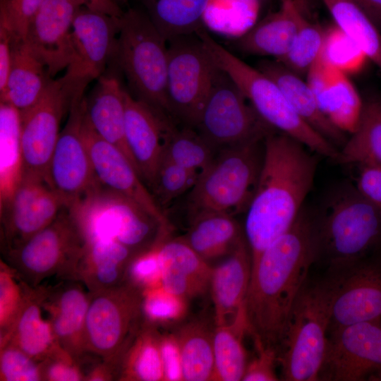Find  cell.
<instances>
[{
	"mask_svg": "<svg viewBox=\"0 0 381 381\" xmlns=\"http://www.w3.org/2000/svg\"><path fill=\"white\" fill-rule=\"evenodd\" d=\"M325 37L326 30L305 18L289 50L277 61L303 78L322 56Z\"/></svg>",
	"mask_w": 381,
	"mask_h": 381,
	"instance_id": "41",
	"label": "cell"
},
{
	"mask_svg": "<svg viewBox=\"0 0 381 381\" xmlns=\"http://www.w3.org/2000/svg\"><path fill=\"white\" fill-rule=\"evenodd\" d=\"M51 79L44 65L25 41L14 39L11 68L0 102L11 104L22 113L40 99Z\"/></svg>",
	"mask_w": 381,
	"mask_h": 381,
	"instance_id": "30",
	"label": "cell"
},
{
	"mask_svg": "<svg viewBox=\"0 0 381 381\" xmlns=\"http://www.w3.org/2000/svg\"><path fill=\"white\" fill-rule=\"evenodd\" d=\"M85 240L68 207L54 220L16 248L4 260L27 285L37 288L52 277L77 278Z\"/></svg>",
	"mask_w": 381,
	"mask_h": 381,
	"instance_id": "9",
	"label": "cell"
},
{
	"mask_svg": "<svg viewBox=\"0 0 381 381\" xmlns=\"http://www.w3.org/2000/svg\"><path fill=\"white\" fill-rule=\"evenodd\" d=\"M354 186L369 202L381 210V166L358 164Z\"/></svg>",
	"mask_w": 381,
	"mask_h": 381,
	"instance_id": "50",
	"label": "cell"
},
{
	"mask_svg": "<svg viewBox=\"0 0 381 381\" xmlns=\"http://www.w3.org/2000/svg\"><path fill=\"white\" fill-rule=\"evenodd\" d=\"M152 23L167 41L205 28L203 13L208 0H142Z\"/></svg>",
	"mask_w": 381,
	"mask_h": 381,
	"instance_id": "35",
	"label": "cell"
},
{
	"mask_svg": "<svg viewBox=\"0 0 381 381\" xmlns=\"http://www.w3.org/2000/svg\"><path fill=\"white\" fill-rule=\"evenodd\" d=\"M188 224V231L182 237L208 263L226 258L245 238L243 229L230 214H205Z\"/></svg>",
	"mask_w": 381,
	"mask_h": 381,
	"instance_id": "31",
	"label": "cell"
},
{
	"mask_svg": "<svg viewBox=\"0 0 381 381\" xmlns=\"http://www.w3.org/2000/svg\"><path fill=\"white\" fill-rule=\"evenodd\" d=\"M163 235L150 248L133 258L128 267L125 282L138 287L143 292L162 286L158 245Z\"/></svg>",
	"mask_w": 381,
	"mask_h": 381,
	"instance_id": "47",
	"label": "cell"
},
{
	"mask_svg": "<svg viewBox=\"0 0 381 381\" xmlns=\"http://www.w3.org/2000/svg\"><path fill=\"white\" fill-rule=\"evenodd\" d=\"M258 11V0H208L203 13L204 26L237 39L255 24Z\"/></svg>",
	"mask_w": 381,
	"mask_h": 381,
	"instance_id": "39",
	"label": "cell"
},
{
	"mask_svg": "<svg viewBox=\"0 0 381 381\" xmlns=\"http://www.w3.org/2000/svg\"><path fill=\"white\" fill-rule=\"evenodd\" d=\"M256 68L279 85L296 112L308 125L339 150L344 146L348 138L347 134L338 129L325 116L303 77L276 59L261 61Z\"/></svg>",
	"mask_w": 381,
	"mask_h": 381,
	"instance_id": "26",
	"label": "cell"
},
{
	"mask_svg": "<svg viewBox=\"0 0 381 381\" xmlns=\"http://www.w3.org/2000/svg\"><path fill=\"white\" fill-rule=\"evenodd\" d=\"M322 56L346 73L358 70L366 56L336 25L326 30Z\"/></svg>",
	"mask_w": 381,
	"mask_h": 381,
	"instance_id": "45",
	"label": "cell"
},
{
	"mask_svg": "<svg viewBox=\"0 0 381 381\" xmlns=\"http://www.w3.org/2000/svg\"><path fill=\"white\" fill-rule=\"evenodd\" d=\"M84 286L74 279H62L49 289L39 286L56 342L78 364L86 354L83 336L90 292Z\"/></svg>",
	"mask_w": 381,
	"mask_h": 381,
	"instance_id": "20",
	"label": "cell"
},
{
	"mask_svg": "<svg viewBox=\"0 0 381 381\" xmlns=\"http://www.w3.org/2000/svg\"><path fill=\"white\" fill-rule=\"evenodd\" d=\"M188 302L162 286L146 290L143 300L144 320L157 327L174 329L186 319Z\"/></svg>",
	"mask_w": 381,
	"mask_h": 381,
	"instance_id": "42",
	"label": "cell"
},
{
	"mask_svg": "<svg viewBox=\"0 0 381 381\" xmlns=\"http://www.w3.org/2000/svg\"><path fill=\"white\" fill-rule=\"evenodd\" d=\"M257 356L248 361L243 381H275L279 379L275 373L277 353L272 350L258 349Z\"/></svg>",
	"mask_w": 381,
	"mask_h": 381,
	"instance_id": "52",
	"label": "cell"
},
{
	"mask_svg": "<svg viewBox=\"0 0 381 381\" xmlns=\"http://www.w3.org/2000/svg\"><path fill=\"white\" fill-rule=\"evenodd\" d=\"M83 93L78 92L73 99L47 177V182L66 200L68 207L102 186L95 174L82 133L86 104Z\"/></svg>",
	"mask_w": 381,
	"mask_h": 381,
	"instance_id": "14",
	"label": "cell"
},
{
	"mask_svg": "<svg viewBox=\"0 0 381 381\" xmlns=\"http://www.w3.org/2000/svg\"><path fill=\"white\" fill-rule=\"evenodd\" d=\"M194 128L217 151L265 139L277 131L259 116L232 79L219 67Z\"/></svg>",
	"mask_w": 381,
	"mask_h": 381,
	"instance_id": "11",
	"label": "cell"
},
{
	"mask_svg": "<svg viewBox=\"0 0 381 381\" xmlns=\"http://www.w3.org/2000/svg\"><path fill=\"white\" fill-rule=\"evenodd\" d=\"M120 6L126 5L128 0H115Z\"/></svg>",
	"mask_w": 381,
	"mask_h": 381,
	"instance_id": "56",
	"label": "cell"
},
{
	"mask_svg": "<svg viewBox=\"0 0 381 381\" xmlns=\"http://www.w3.org/2000/svg\"><path fill=\"white\" fill-rule=\"evenodd\" d=\"M143 291L128 283L90 292L84 349L106 363L117 380L121 361L143 322Z\"/></svg>",
	"mask_w": 381,
	"mask_h": 381,
	"instance_id": "8",
	"label": "cell"
},
{
	"mask_svg": "<svg viewBox=\"0 0 381 381\" xmlns=\"http://www.w3.org/2000/svg\"><path fill=\"white\" fill-rule=\"evenodd\" d=\"M214 329L203 320L191 319L172 331L180 349L183 381L213 380Z\"/></svg>",
	"mask_w": 381,
	"mask_h": 381,
	"instance_id": "32",
	"label": "cell"
},
{
	"mask_svg": "<svg viewBox=\"0 0 381 381\" xmlns=\"http://www.w3.org/2000/svg\"><path fill=\"white\" fill-rule=\"evenodd\" d=\"M306 78L325 116L342 132L352 133L359 123L363 100L349 75L322 54Z\"/></svg>",
	"mask_w": 381,
	"mask_h": 381,
	"instance_id": "22",
	"label": "cell"
},
{
	"mask_svg": "<svg viewBox=\"0 0 381 381\" xmlns=\"http://www.w3.org/2000/svg\"><path fill=\"white\" fill-rule=\"evenodd\" d=\"M134 256L129 248L114 240L85 241L77 278L90 293L119 286L125 282Z\"/></svg>",
	"mask_w": 381,
	"mask_h": 381,
	"instance_id": "29",
	"label": "cell"
},
{
	"mask_svg": "<svg viewBox=\"0 0 381 381\" xmlns=\"http://www.w3.org/2000/svg\"><path fill=\"white\" fill-rule=\"evenodd\" d=\"M310 151L278 131L265 138L262 164L243 227L252 266L262 252L291 226L304 207L318 164Z\"/></svg>",
	"mask_w": 381,
	"mask_h": 381,
	"instance_id": "2",
	"label": "cell"
},
{
	"mask_svg": "<svg viewBox=\"0 0 381 381\" xmlns=\"http://www.w3.org/2000/svg\"><path fill=\"white\" fill-rule=\"evenodd\" d=\"M304 18L296 0H281L276 11L236 39L234 46L246 54L279 60L289 50Z\"/></svg>",
	"mask_w": 381,
	"mask_h": 381,
	"instance_id": "25",
	"label": "cell"
},
{
	"mask_svg": "<svg viewBox=\"0 0 381 381\" xmlns=\"http://www.w3.org/2000/svg\"><path fill=\"white\" fill-rule=\"evenodd\" d=\"M337 162L381 166V98L363 100L358 126L339 150Z\"/></svg>",
	"mask_w": 381,
	"mask_h": 381,
	"instance_id": "33",
	"label": "cell"
},
{
	"mask_svg": "<svg viewBox=\"0 0 381 381\" xmlns=\"http://www.w3.org/2000/svg\"><path fill=\"white\" fill-rule=\"evenodd\" d=\"M25 289L23 282L3 260L0 277L1 341L9 333L23 302Z\"/></svg>",
	"mask_w": 381,
	"mask_h": 381,
	"instance_id": "44",
	"label": "cell"
},
{
	"mask_svg": "<svg viewBox=\"0 0 381 381\" xmlns=\"http://www.w3.org/2000/svg\"><path fill=\"white\" fill-rule=\"evenodd\" d=\"M242 327L214 326L213 334L214 371L213 380H242L248 365Z\"/></svg>",
	"mask_w": 381,
	"mask_h": 381,
	"instance_id": "40",
	"label": "cell"
},
{
	"mask_svg": "<svg viewBox=\"0 0 381 381\" xmlns=\"http://www.w3.org/2000/svg\"><path fill=\"white\" fill-rule=\"evenodd\" d=\"M45 0H0V16L11 24L15 40L25 41L29 25Z\"/></svg>",
	"mask_w": 381,
	"mask_h": 381,
	"instance_id": "48",
	"label": "cell"
},
{
	"mask_svg": "<svg viewBox=\"0 0 381 381\" xmlns=\"http://www.w3.org/2000/svg\"><path fill=\"white\" fill-rule=\"evenodd\" d=\"M82 133L100 184L131 198L162 225L172 227L167 215L157 205L133 164L119 148L95 133L85 119V114Z\"/></svg>",
	"mask_w": 381,
	"mask_h": 381,
	"instance_id": "18",
	"label": "cell"
},
{
	"mask_svg": "<svg viewBox=\"0 0 381 381\" xmlns=\"http://www.w3.org/2000/svg\"><path fill=\"white\" fill-rule=\"evenodd\" d=\"M14 38L11 24L4 16H0V95L4 92L6 86Z\"/></svg>",
	"mask_w": 381,
	"mask_h": 381,
	"instance_id": "53",
	"label": "cell"
},
{
	"mask_svg": "<svg viewBox=\"0 0 381 381\" xmlns=\"http://www.w3.org/2000/svg\"><path fill=\"white\" fill-rule=\"evenodd\" d=\"M196 34L215 64L229 75L266 123L298 140L311 151L337 161L339 150L300 117L271 78L218 43L205 28Z\"/></svg>",
	"mask_w": 381,
	"mask_h": 381,
	"instance_id": "6",
	"label": "cell"
},
{
	"mask_svg": "<svg viewBox=\"0 0 381 381\" xmlns=\"http://www.w3.org/2000/svg\"><path fill=\"white\" fill-rule=\"evenodd\" d=\"M160 350L165 381H182V361L179 346L173 332L162 333Z\"/></svg>",
	"mask_w": 381,
	"mask_h": 381,
	"instance_id": "51",
	"label": "cell"
},
{
	"mask_svg": "<svg viewBox=\"0 0 381 381\" xmlns=\"http://www.w3.org/2000/svg\"><path fill=\"white\" fill-rule=\"evenodd\" d=\"M79 8L73 0H45L29 25L25 42L52 78L71 62L72 25Z\"/></svg>",
	"mask_w": 381,
	"mask_h": 381,
	"instance_id": "19",
	"label": "cell"
},
{
	"mask_svg": "<svg viewBox=\"0 0 381 381\" xmlns=\"http://www.w3.org/2000/svg\"><path fill=\"white\" fill-rule=\"evenodd\" d=\"M379 253H380V254L381 255V247L379 248Z\"/></svg>",
	"mask_w": 381,
	"mask_h": 381,
	"instance_id": "57",
	"label": "cell"
},
{
	"mask_svg": "<svg viewBox=\"0 0 381 381\" xmlns=\"http://www.w3.org/2000/svg\"><path fill=\"white\" fill-rule=\"evenodd\" d=\"M251 255L243 238L234 250L213 267L210 293L214 307V325L244 327V302L251 277Z\"/></svg>",
	"mask_w": 381,
	"mask_h": 381,
	"instance_id": "23",
	"label": "cell"
},
{
	"mask_svg": "<svg viewBox=\"0 0 381 381\" xmlns=\"http://www.w3.org/2000/svg\"><path fill=\"white\" fill-rule=\"evenodd\" d=\"M43 380L78 381L85 380L79 365L64 351H61L41 363Z\"/></svg>",
	"mask_w": 381,
	"mask_h": 381,
	"instance_id": "49",
	"label": "cell"
},
{
	"mask_svg": "<svg viewBox=\"0 0 381 381\" xmlns=\"http://www.w3.org/2000/svg\"><path fill=\"white\" fill-rule=\"evenodd\" d=\"M316 216V264L325 270L345 267L381 247V210L366 200L354 185L336 188Z\"/></svg>",
	"mask_w": 381,
	"mask_h": 381,
	"instance_id": "4",
	"label": "cell"
},
{
	"mask_svg": "<svg viewBox=\"0 0 381 381\" xmlns=\"http://www.w3.org/2000/svg\"><path fill=\"white\" fill-rule=\"evenodd\" d=\"M115 57L133 97L171 118L167 42L145 12L135 8L123 12Z\"/></svg>",
	"mask_w": 381,
	"mask_h": 381,
	"instance_id": "7",
	"label": "cell"
},
{
	"mask_svg": "<svg viewBox=\"0 0 381 381\" xmlns=\"http://www.w3.org/2000/svg\"><path fill=\"white\" fill-rule=\"evenodd\" d=\"M64 207L66 200L46 181L22 176L11 195L0 204L3 253L47 226Z\"/></svg>",
	"mask_w": 381,
	"mask_h": 381,
	"instance_id": "15",
	"label": "cell"
},
{
	"mask_svg": "<svg viewBox=\"0 0 381 381\" xmlns=\"http://www.w3.org/2000/svg\"><path fill=\"white\" fill-rule=\"evenodd\" d=\"M80 7L107 14L114 18H121L123 14L121 6L115 0H73Z\"/></svg>",
	"mask_w": 381,
	"mask_h": 381,
	"instance_id": "54",
	"label": "cell"
},
{
	"mask_svg": "<svg viewBox=\"0 0 381 381\" xmlns=\"http://www.w3.org/2000/svg\"><path fill=\"white\" fill-rule=\"evenodd\" d=\"M162 332L144 322L121 361L118 378L126 381L164 380L160 350Z\"/></svg>",
	"mask_w": 381,
	"mask_h": 381,
	"instance_id": "34",
	"label": "cell"
},
{
	"mask_svg": "<svg viewBox=\"0 0 381 381\" xmlns=\"http://www.w3.org/2000/svg\"><path fill=\"white\" fill-rule=\"evenodd\" d=\"M125 93L116 77L103 74L85 99V117L95 133L119 148L137 170L126 142Z\"/></svg>",
	"mask_w": 381,
	"mask_h": 381,
	"instance_id": "27",
	"label": "cell"
},
{
	"mask_svg": "<svg viewBox=\"0 0 381 381\" xmlns=\"http://www.w3.org/2000/svg\"><path fill=\"white\" fill-rule=\"evenodd\" d=\"M120 18L79 8L72 25L73 58L62 76L66 81L85 90L104 74L115 57Z\"/></svg>",
	"mask_w": 381,
	"mask_h": 381,
	"instance_id": "17",
	"label": "cell"
},
{
	"mask_svg": "<svg viewBox=\"0 0 381 381\" xmlns=\"http://www.w3.org/2000/svg\"><path fill=\"white\" fill-rule=\"evenodd\" d=\"M172 119L126 90L125 137L137 170L149 188L161 164L167 123Z\"/></svg>",
	"mask_w": 381,
	"mask_h": 381,
	"instance_id": "21",
	"label": "cell"
},
{
	"mask_svg": "<svg viewBox=\"0 0 381 381\" xmlns=\"http://www.w3.org/2000/svg\"><path fill=\"white\" fill-rule=\"evenodd\" d=\"M163 235L158 245L161 284L187 301L210 292L213 266L203 260L181 236Z\"/></svg>",
	"mask_w": 381,
	"mask_h": 381,
	"instance_id": "24",
	"label": "cell"
},
{
	"mask_svg": "<svg viewBox=\"0 0 381 381\" xmlns=\"http://www.w3.org/2000/svg\"><path fill=\"white\" fill-rule=\"evenodd\" d=\"M331 272L335 291L328 331L381 319V255L373 254Z\"/></svg>",
	"mask_w": 381,
	"mask_h": 381,
	"instance_id": "16",
	"label": "cell"
},
{
	"mask_svg": "<svg viewBox=\"0 0 381 381\" xmlns=\"http://www.w3.org/2000/svg\"><path fill=\"white\" fill-rule=\"evenodd\" d=\"M214 150L195 128L170 119L166 126L162 159L199 173L212 160Z\"/></svg>",
	"mask_w": 381,
	"mask_h": 381,
	"instance_id": "38",
	"label": "cell"
},
{
	"mask_svg": "<svg viewBox=\"0 0 381 381\" xmlns=\"http://www.w3.org/2000/svg\"><path fill=\"white\" fill-rule=\"evenodd\" d=\"M22 175L20 114L11 104L0 102V204L11 195Z\"/></svg>",
	"mask_w": 381,
	"mask_h": 381,
	"instance_id": "36",
	"label": "cell"
},
{
	"mask_svg": "<svg viewBox=\"0 0 381 381\" xmlns=\"http://www.w3.org/2000/svg\"><path fill=\"white\" fill-rule=\"evenodd\" d=\"M199 174L169 161L161 162L149 190L166 214L167 207L192 188Z\"/></svg>",
	"mask_w": 381,
	"mask_h": 381,
	"instance_id": "43",
	"label": "cell"
},
{
	"mask_svg": "<svg viewBox=\"0 0 381 381\" xmlns=\"http://www.w3.org/2000/svg\"><path fill=\"white\" fill-rule=\"evenodd\" d=\"M316 261V212L304 207L252 266L244 315L256 350L277 354L292 305Z\"/></svg>",
	"mask_w": 381,
	"mask_h": 381,
	"instance_id": "1",
	"label": "cell"
},
{
	"mask_svg": "<svg viewBox=\"0 0 381 381\" xmlns=\"http://www.w3.org/2000/svg\"><path fill=\"white\" fill-rule=\"evenodd\" d=\"M335 25L381 71V32L353 0H322Z\"/></svg>",
	"mask_w": 381,
	"mask_h": 381,
	"instance_id": "37",
	"label": "cell"
},
{
	"mask_svg": "<svg viewBox=\"0 0 381 381\" xmlns=\"http://www.w3.org/2000/svg\"><path fill=\"white\" fill-rule=\"evenodd\" d=\"M42 308L40 288H32L25 284L23 302L1 346L12 344L40 363L62 351L49 320L42 317Z\"/></svg>",
	"mask_w": 381,
	"mask_h": 381,
	"instance_id": "28",
	"label": "cell"
},
{
	"mask_svg": "<svg viewBox=\"0 0 381 381\" xmlns=\"http://www.w3.org/2000/svg\"><path fill=\"white\" fill-rule=\"evenodd\" d=\"M381 377V319L332 329L318 381L379 380Z\"/></svg>",
	"mask_w": 381,
	"mask_h": 381,
	"instance_id": "13",
	"label": "cell"
},
{
	"mask_svg": "<svg viewBox=\"0 0 381 381\" xmlns=\"http://www.w3.org/2000/svg\"><path fill=\"white\" fill-rule=\"evenodd\" d=\"M264 140L219 150L186 193L190 222L209 213L246 212L255 193L264 157Z\"/></svg>",
	"mask_w": 381,
	"mask_h": 381,
	"instance_id": "5",
	"label": "cell"
},
{
	"mask_svg": "<svg viewBox=\"0 0 381 381\" xmlns=\"http://www.w3.org/2000/svg\"><path fill=\"white\" fill-rule=\"evenodd\" d=\"M79 90L62 77L51 79L40 99L20 113L23 175L47 181L62 118Z\"/></svg>",
	"mask_w": 381,
	"mask_h": 381,
	"instance_id": "12",
	"label": "cell"
},
{
	"mask_svg": "<svg viewBox=\"0 0 381 381\" xmlns=\"http://www.w3.org/2000/svg\"><path fill=\"white\" fill-rule=\"evenodd\" d=\"M0 373L1 380H43L40 363L10 343L1 346Z\"/></svg>",
	"mask_w": 381,
	"mask_h": 381,
	"instance_id": "46",
	"label": "cell"
},
{
	"mask_svg": "<svg viewBox=\"0 0 381 381\" xmlns=\"http://www.w3.org/2000/svg\"><path fill=\"white\" fill-rule=\"evenodd\" d=\"M335 291L334 274H310L291 308L277 351L282 380L318 381Z\"/></svg>",
	"mask_w": 381,
	"mask_h": 381,
	"instance_id": "3",
	"label": "cell"
},
{
	"mask_svg": "<svg viewBox=\"0 0 381 381\" xmlns=\"http://www.w3.org/2000/svg\"><path fill=\"white\" fill-rule=\"evenodd\" d=\"M381 32V0H353Z\"/></svg>",
	"mask_w": 381,
	"mask_h": 381,
	"instance_id": "55",
	"label": "cell"
},
{
	"mask_svg": "<svg viewBox=\"0 0 381 381\" xmlns=\"http://www.w3.org/2000/svg\"><path fill=\"white\" fill-rule=\"evenodd\" d=\"M167 42V95L171 118L195 128L218 68L195 34Z\"/></svg>",
	"mask_w": 381,
	"mask_h": 381,
	"instance_id": "10",
	"label": "cell"
}]
</instances>
